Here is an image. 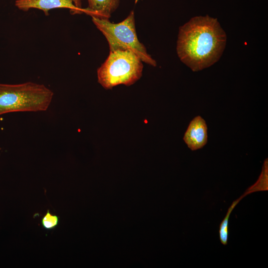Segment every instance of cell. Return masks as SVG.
<instances>
[{
	"label": "cell",
	"mask_w": 268,
	"mask_h": 268,
	"mask_svg": "<svg viewBox=\"0 0 268 268\" xmlns=\"http://www.w3.org/2000/svg\"><path fill=\"white\" fill-rule=\"evenodd\" d=\"M75 5L82 12H83V8H82V0H72Z\"/></svg>",
	"instance_id": "9"
},
{
	"label": "cell",
	"mask_w": 268,
	"mask_h": 268,
	"mask_svg": "<svg viewBox=\"0 0 268 268\" xmlns=\"http://www.w3.org/2000/svg\"><path fill=\"white\" fill-rule=\"evenodd\" d=\"M183 140L192 150L203 147L207 141V128L205 120L200 116L195 117L190 123Z\"/></svg>",
	"instance_id": "6"
},
{
	"label": "cell",
	"mask_w": 268,
	"mask_h": 268,
	"mask_svg": "<svg viewBox=\"0 0 268 268\" xmlns=\"http://www.w3.org/2000/svg\"><path fill=\"white\" fill-rule=\"evenodd\" d=\"M88 6L83 12L90 16L109 19L119 5L120 0H87ZM140 0H135L136 3Z\"/></svg>",
	"instance_id": "7"
},
{
	"label": "cell",
	"mask_w": 268,
	"mask_h": 268,
	"mask_svg": "<svg viewBox=\"0 0 268 268\" xmlns=\"http://www.w3.org/2000/svg\"><path fill=\"white\" fill-rule=\"evenodd\" d=\"M53 96V92L44 84L32 82L17 84L0 83V115L46 111Z\"/></svg>",
	"instance_id": "2"
},
{
	"label": "cell",
	"mask_w": 268,
	"mask_h": 268,
	"mask_svg": "<svg viewBox=\"0 0 268 268\" xmlns=\"http://www.w3.org/2000/svg\"><path fill=\"white\" fill-rule=\"evenodd\" d=\"M226 35L216 18L197 16L179 28L177 52L193 71L208 67L221 56Z\"/></svg>",
	"instance_id": "1"
},
{
	"label": "cell",
	"mask_w": 268,
	"mask_h": 268,
	"mask_svg": "<svg viewBox=\"0 0 268 268\" xmlns=\"http://www.w3.org/2000/svg\"><path fill=\"white\" fill-rule=\"evenodd\" d=\"M142 62L131 51H110L105 62L97 69L98 82L105 89H111L120 84L131 86L141 78Z\"/></svg>",
	"instance_id": "3"
},
{
	"label": "cell",
	"mask_w": 268,
	"mask_h": 268,
	"mask_svg": "<svg viewBox=\"0 0 268 268\" xmlns=\"http://www.w3.org/2000/svg\"><path fill=\"white\" fill-rule=\"evenodd\" d=\"M59 217L51 213L49 210L42 217L41 224L46 230H52L56 228L59 223Z\"/></svg>",
	"instance_id": "8"
},
{
	"label": "cell",
	"mask_w": 268,
	"mask_h": 268,
	"mask_svg": "<svg viewBox=\"0 0 268 268\" xmlns=\"http://www.w3.org/2000/svg\"><path fill=\"white\" fill-rule=\"evenodd\" d=\"M15 6L19 10L27 11L30 9L42 10L45 15L49 11L56 8H68L72 14L82 12L75 5L72 0H16Z\"/></svg>",
	"instance_id": "5"
},
{
	"label": "cell",
	"mask_w": 268,
	"mask_h": 268,
	"mask_svg": "<svg viewBox=\"0 0 268 268\" xmlns=\"http://www.w3.org/2000/svg\"><path fill=\"white\" fill-rule=\"evenodd\" d=\"M91 17L94 24L106 39L110 51L130 50L137 55L143 62L156 66V61L148 54L144 45L138 39L134 10L125 19L117 23L110 22L109 19Z\"/></svg>",
	"instance_id": "4"
}]
</instances>
